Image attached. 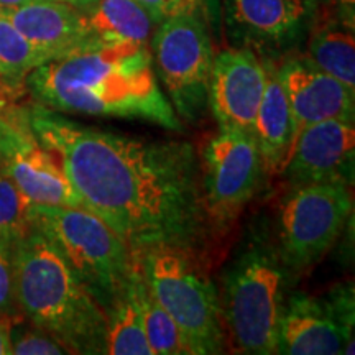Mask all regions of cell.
<instances>
[{"instance_id": "cell-1", "label": "cell", "mask_w": 355, "mask_h": 355, "mask_svg": "<svg viewBox=\"0 0 355 355\" xmlns=\"http://www.w3.org/2000/svg\"><path fill=\"white\" fill-rule=\"evenodd\" d=\"M28 115L81 207L104 220L132 255L158 245L204 250L214 229L193 145L87 127L40 104L28 105Z\"/></svg>"}, {"instance_id": "cell-2", "label": "cell", "mask_w": 355, "mask_h": 355, "mask_svg": "<svg viewBox=\"0 0 355 355\" xmlns=\"http://www.w3.org/2000/svg\"><path fill=\"white\" fill-rule=\"evenodd\" d=\"M35 104L64 114L135 119L181 132L158 86L150 46L89 44L53 58L25 79Z\"/></svg>"}, {"instance_id": "cell-3", "label": "cell", "mask_w": 355, "mask_h": 355, "mask_svg": "<svg viewBox=\"0 0 355 355\" xmlns=\"http://www.w3.org/2000/svg\"><path fill=\"white\" fill-rule=\"evenodd\" d=\"M15 295L25 319L68 354H105V313L60 250L32 227L13 247Z\"/></svg>"}, {"instance_id": "cell-4", "label": "cell", "mask_w": 355, "mask_h": 355, "mask_svg": "<svg viewBox=\"0 0 355 355\" xmlns=\"http://www.w3.org/2000/svg\"><path fill=\"white\" fill-rule=\"evenodd\" d=\"M288 272L278 248L260 239L232 260L219 301L224 327L237 352L278 354Z\"/></svg>"}, {"instance_id": "cell-5", "label": "cell", "mask_w": 355, "mask_h": 355, "mask_svg": "<svg viewBox=\"0 0 355 355\" xmlns=\"http://www.w3.org/2000/svg\"><path fill=\"white\" fill-rule=\"evenodd\" d=\"M133 257L148 290L180 329L188 354L224 352L225 327L219 295L204 270L201 254L158 245Z\"/></svg>"}, {"instance_id": "cell-6", "label": "cell", "mask_w": 355, "mask_h": 355, "mask_svg": "<svg viewBox=\"0 0 355 355\" xmlns=\"http://www.w3.org/2000/svg\"><path fill=\"white\" fill-rule=\"evenodd\" d=\"M30 219L32 227L60 250L105 313L127 286L135 266L127 243L84 207L32 204Z\"/></svg>"}, {"instance_id": "cell-7", "label": "cell", "mask_w": 355, "mask_h": 355, "mask_svg": "<svg viewBox=\"0 0 355 355\" xmlns=\"http://www.w3.org/2000/svg\"><path fill=\"white\" fill-rule=\"evenodd\" d=\"M150 46L155 69L180 121H201L209 107L214 61L204 8L176 13L159 21Z\"/></svg>"}, {"instance_id": "cell-8", "label": "cell", "mask_w": 355, "mask_h": 355, "mask_svg": "<svg viewBox=\"0 0 355 355\" xmlns=\"http://www.w3.org/2000/svg\"><path fill=\"white\" fill-rule=\"evenodd\" d=\"M354 211L352 188L308 184L293 188L278 212V254L290 272H304L334 247Z\"/></svg>"}, {"instance_id": "cell-9", "label": "cell", "mask_w": 355, "mask_h": 355, "mask_svg": "<svg viewBox=\"0 0 355 355\" xmlns=\"http://www.w3.org/2000/svg\"><path fill=\"white\" fill-rule=\"evenodd\" d=\"M265 168L254 135L220 128L202 153L201 186L212 229H225L239 219L263 180Z\"/></svg>"}, {"instance_id": "cell-10", "label": "cell", "mask_w": 355, "mask_h": 355, "mask_svg": "<svg viewBox=\"0 0 355 355\" xmlns=\"http://www.w3.org/2000/svg\"><path fill=\"white\" fill-rule=\"evenodd\" d=\"M0 170L32 204L81 207L60 159L35 135L28 105L20 102L0 109Z\"/></svg>"}, {"instance_id": "cell-11", "label": "cell", "mask_w": 355, "mask_h": 355, "mask_svg": "<svg viewBox=\"0 0 355 355\" xmlns=\"http://www.w3.org/2000/svg\"><path fill=\"white\" fill-rule=\"evenodd\" d=\"M354 286L339 285L324 296L286 300L278 334V354H354Z\"/></svg>"}, {"instance_id": "cell-12", "label": "cell", "mask_w": 355, "mask_h": 355, "mask_svg": "<svg viewBox=\"0 0 355 355\" xmlns=\"http://www.w3.org/2000/svg\"><path fill=\"white\" fill-rule=\"evenodd\" d=\"M318 0H224L227 37L270 58L285 55L308 37Z\"/></svg>"}, {"instance_id": "cell-13", "label": "cell", "mask_w": 355, "mask_h": 355, "mask_svg": "<svg viewBox=\"0 0 355 355\" xmlns=\"http://www.w3.org/2000/svg\"><path fill=\"white\" fill-rule=\"evenodd\" d=\"M354 170V122L332 119L301 128L282 175L291 188L308 184H344L352 188Z\"/></svg>"}, {"instance_id": "cell-14", "label": "cell", "mask_w": 355, "mask_h": 355, "mask_svg": "<svg viewBox=\"0 0 355 355\" xmlns=\"http://www.w3.org/2000/svg\"><path fill=\"white\" fill-rule=\"evenodd\" d=\"M265 78L263 60L250 48L230 46L214 55L209 109L220 128H239L254 135Z\"/></svg>"}, {"instance_id": "cell-15", "label": "cell", "mask_w": 355, "mask_h": 355, "mask_svg": "<svg viewBox=\"0 0 355 355\" xmlns=\"http://www.w3.org/2000/svg\"><path fill=\"white\" fill-rule=\"evenodd\" d=\"M290 105L296 135L311 123L355 119V89L311 64L306 58H286L277 64Z\"/></svg>"}, {"instance_id": "cell-16", "label": "cell", "mask_w": 355, "mask_h": 355, "mask_svg": "<svg viewBox=\"0 0 355 355\" xmlns=\"http://www.w3.org/2000/svg\"><path fill=\"white\" fill-rule=\"evenodd\" d=\"M3 10L44 61L89 46L81 8L55 0H28Z\"/></svg>"}, {"instance_id": "cell-17", "label": "cell", "mask_w": 355, "mask_h": 355, "mask_svg": "<svg viewBox=\"0 0 355 355\" xmlns=\"http://www.w3.org/2000/svg\"><path fill=\"white\" fill-rule=\"evenodd\" d=\"M265 63V89L254 125V139L259 148L265 173L282 175L290 159L293 145L296 140V128L293 122L290 105L282 81H279L277 63L272 58Z\"/></svg>"}, {"instance_id": "cell-18", "label": "cell", "mask_w": 355, "mask_h": 355, "mask_svg": "<svg viewBox=\"0 0 355 355\" xmlns=\"http://www.w3.org/2000/svg\"><path fill=\"white\" fill-rule=\"evenodd\" d=\"M304 58L318 69L355 89L354 24L345 21L337 10L321 17L318 8L308 33V55Z\"/></svg>"}, {"instance_id": "cell-19", "label": "cell", "mask_w": 355, "mask_h": 355, "mask_svg": "<svg viewBox=\"0 0 355 355\" xmlns=\"http://www.w3.org/2000/svg\"><path fill=\"white\" fill-rule=\"evenodd\" d=\"M83 12L89 44L150 46L155 21L135 0H96Z\"/></svg>"}, {"instance_id": "cell-20", "label": "cell", "mask_w": 355, "mask_h": 355, "mask_svg": "<svg viewBox=\"0 0 355 355\" xmlns=\"http://www.w3.org/2000/svg\"><path fill=\"white\" fill-rule=\"evenodd\" d=\"M133 270H135V266H133ZM105 324H107L105 354L153 355L145 336L144 319H141L135 283H133V272L127 286L105 309Z\"/></svg>"}, {"instance_id": "cell-21", "label": "cell", "mask_w": 355, "mask_h": 355, "mask_svg": "<svg viewBox=\"0 0 355 355\" xmlns=\"http://www.w3.org/2000/svg\"><path fill=\"white\" fill-rule=\"evenodd\" d=\"M137 260V259H135ZM133 283H135L137 300H139L141 319H144V329L146 340L153 355H183L188 354L183 337L173 321L170 314L163 309V306L155 300L152 291L146 286L141 277L139 263H135L133 270Z\"/></svg>"}, {"instance_id": "cell-22", "label": "cell", "mask_w": 355, "mask_h": 355, "mask_svg": "<svg viewBox=\"0 0 355 355\" xmlns=\"http://www.w3.org/2000/svg\"><path fill=\"white\" fill-rule=\"evenodd\" d=\"M43 63L42 55L17 30L6 10L0 8V79L25 86L26 76Z\"/></svg>"}, {"instance_id": "cell-23", "label": "cell", "mask_w": 355, "mask_h": 355, "mask_svg": "<svg viewBox=\"0 0 355 355\" xmlns=\"http://www.w3.org/2000/svg\"><path fill=\"white\" fill-rule=\"evenodd\" d=\"M32 202L0 170V245L12 248L32 230Z\"/></svg>"}, {"instance_id": "cell-24", "label": "cell", "mask_w": 355, "mask_h": 355, "mask_svg": "<svg viewBox=\"0 0 355 355\" xmlns=\"http://www.w3.org/2000/svg\"><path fill=\"white\" fill-rule=\"evenodd\" d=\"M24 321L10 327L12 354L17 355H61L68 354L60 340L40 327H24Z\"/></svg>"}, {"instance_id": "cell-25", "label": "cell", "mask_w": 355, "mask_h": 355, "mask_svg": "<svg viewBox=\"0 0 355 355\" xmlns=\"http://www.w3.org/2000/svg\"><path fill=\"white\" fill-rule=\"evenodd\" d=\"M0 319L10 327L25 321L15 295L13 250L6 245H0Z\"/></svg>"}, {"instance_id": "cell-26", "label": "cell", "mask_w": 355, "mask_h": 355, "mask_svg": "<svg viewBox=\"0 0 355 355\" xmlns=\"http://www.w3.org/2000/svg\"><path fill=\"white\" fill-rule=\"evenodd\" d=\"M152 17L155 25L170 19L176 13L204 8V0H135Z\"/></svg>"}, {"instance_id": "cell-27", "label": "cell", "mask_w": 355, "mask_h": 355, "mask_svg": "<svg viewBox=\"0 0 355 355\" xmlns=\"http://www.w3.org/2000/svg\"><path fill=\"white\" fill-rule=\"evenodd\" d=\"M26 91L25 86H15V84L6 83L0 79V109L7 107L13 102H20V97Z\"/></svg>"}, {"instance_id": "cell-28", "label": "cell", "mask_w": 355, "mask_h": 355, "mask_svg": "<svg viewBox=\"0 0 355 355\" xmlns=\"http://www.w3.org/2000/svg\"><path fill=\"white\" fill-rule=\"evenodd\" d=\"M336 10L349 24L355 20V0H336Z\"/></svg>"}, {"instance_id": "cell-29", "label": "cell", "mask_w": 355, "mask_h": 355, "mask_svg": "<svg viewBox=\"0 0 355 355\" xmlns=\"http://www.w3.org/2000/svg\"><path fill=\"white\" fill-rule=\"evenodd\" d=\"M12 354V343H10V326L0 319V355Z\"/></svg>"}, {"instance_id": "cell-30", "label": "cell", "mask_w": 355, "mask_h": 355, "mask_svg": "<svg viewBox=\"0 0 355 355\" xmlns=\"http://www.w3.org/2000/svg\"><path fill=\"white\" fill-rule=\"evenodd\" d=\"M55 2H63V3H68V6H73V7H78L84 10V8L91 7L92 3L96 2V0H55Z\"/></svg>"}, {"instance_id": "cell-31", "label": "cell", "mask_w": 355, "mask_h": 355, "mask_svg": "<svg viewBox=\"0 0 355 355\" xmlns=\"http://www.w3.org/2000/svg\"><path fill=\"white\" fill-rule=\"evenodd\" d=\"M28 2V0H0V8H12L19 7L21 3Z\"/></svg>"}]
</instances>
